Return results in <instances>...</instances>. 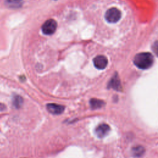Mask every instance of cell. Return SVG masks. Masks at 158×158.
Returning <instances> with one entry per match:
<instances>
[{
    "label": "cell",
    "mask_w": 158,
    "mask_h": 158,
    "mask_svg": "<svg viewBox=\"0 0 158 158\" xmlns=\"http://www.w3.org/2000/svg\"><path fill=\"white\" fill-rule=\"evenodd\" d=\"M5 109H6V106L2 103H0V111H3Z\"/></svg>",
    "instance_id": "7c38bea8"
},
{
    "label": "cell",
    "mask_w": 158,
    "mask_h": 158,
    "mask_svg": "<svg viewBox=\"0 0 158 158\" xmlns=\"http://www.w3.org/2000/svg\"><path fill=\"white\" fill-rule=\"evenodd\" d=\"M93 64L96 68L98 69H105L108 64L107 59L104 56H98L93 59Z\"/></svg>",
    "instance_id": "5b68a950"
},
{
    "label": "cell",
    "mask_w": 158,
    "mask_h": 158,
    "mask_svg": "<svg viewBox=\"0 0 158 158\" xmlns=\"http://www.w3.org/2000/svg\"><path fill=\"white\" fill-rule=\"evenodd\" d=\"M108 88H112L116 91H120L122 90V86L119 77L117 73H115L111 80L109 81L107 86Z\"/></svg>",
    "instance_id": "52a82bcc"
},
{
    "label": "cell",
    "mask_w": 158,
    "mask_h": 158,
    "mask_svg": "<svg viewBox=\"0 0 158 158\" xmlns=\"http://www.w3.org/2000/svg\"><path fill=\"white\" fill-rule=\"evenodd\" d=\"M23 98L19 96V95H14L12 99V103L14 106L17 108V109H19L20 107H21V106L23 104Z\"/></svg>",
    "instance_id": "8fae6325"
},
{
    "label": "cell",
    "mask_w": 158,
    "mask_h": 158,
    "mask_svg": "<svg viewBox=\"0 0 158 158\" xmlns=\"http://www.w3.org/2000/svg\"><path fill=\"white\" fill-rule=\"evenodd\" d=\"M154 62L152 55L149 52H141L137 54L133 59L135 65L141 69H148L150 68Z\"/></svg>",
    "instance_id": "6da1fadb"
},
{
    "label": "cell",
    "mask_w": 158,
    "mask_h": 158,
    "mask_svg": "<svg viewBox=\"0 0 158 158\" xmlns=\"http://www.w3.org/2000/svg\"><path fill=\"white\" fill-rule=\"evenodd\" d=\"M57 28V22L53 19L46 20L42 25L41 30L44 34L46 35H52Z\"/></svg>",
    "instance_id": "3957f363"
},
{
    "label": "cell",
    "mask_w": 158,
    "mask_h": 158,
    "mask_svg": "<svg viewBox=\"0 0 158 158\" xmlns=\"http://www.w3.org/2000/svg\"><path fill=\"white\" fill-rule=\"evenodd\" d=\"M121 18L120 11L115 7L108 9L105 14V19L109 23H116Z\"/></svg>",
    "instance_id": "7a4b0ae2"
},
{
    "label": "cell",
    "mask_w": 158,
    "mask_h": 158,
    "mask_svg": "<svg viewBox=\"0 0 158 158\" xmlns=\"http://www.w3.org/2000/svg\"><path fill=\"white\" fill-rule=\"evenodd\" d=\"M90 106L92 109H98L102 107L104 105V102L102 100L92 98L89 101Z\"/></svg>",
    "instance_id": "30bf717a"
},
{
    "label": "cell",
    "mask_w": 158,
    "mask_h": 158,
    "mask_svg": "<svg viewBox=\"0 0 158 158\" xmlns=\"http://www.w3.org/2000/svg\"><path fill=\"white\" fill-rule=\"evenodd\" d=\"M5 4L10 8H20L23 4V0H5Z\"/></svg>",
    "instance_id": "9c48e42d"
},
{
    "label": "cell",
    "mask_w": 158,
    "mask_h": 158,
    "mask_svg": "<svg viewBox=\"0 0 158 158\" xmlns=\"http://www.w3.org/2000/svg\"><path fill=\"white\" fill-rule=\"evenodd\" d=\"M46 108L48 111L54 115H59L61 114L64 110V107L62 105L49 103L46 105Z\"/></svg>",
    "instance_id": "8992f818"
},
{
    "label": "cell",
    "mask_w": 158,
    "mask_h": 158,
    "mask_svg": "<svg viewBox=\"0 0 158 158\" xmlns=\"http://www.w3.org/2000/svg\"><path fill=\"white\" fill-rule=\"evenodd\" d=\"M144 152H145L144 148L140 145L134 146L131 149L132 155L135 157H141L144 154Z\"/></svg>",
    "instance_id": "ba28073f"
},
{
    "label": "cell",
    "mask_w": 158,
    "mask_h": 158,
    "mask_svg": "<svg viewBox=\"0 0 158 158\" xmlns=\"http://www.w3.org/2000/svg\"><path fill=\"white\" fill-rule=\"evenodd\" d=\"M110 130V127L106 123H101L95 129V133L99 138L106 136Z\"/></svg>",
    "instance_id": "277c9868"
}]
</instances>
